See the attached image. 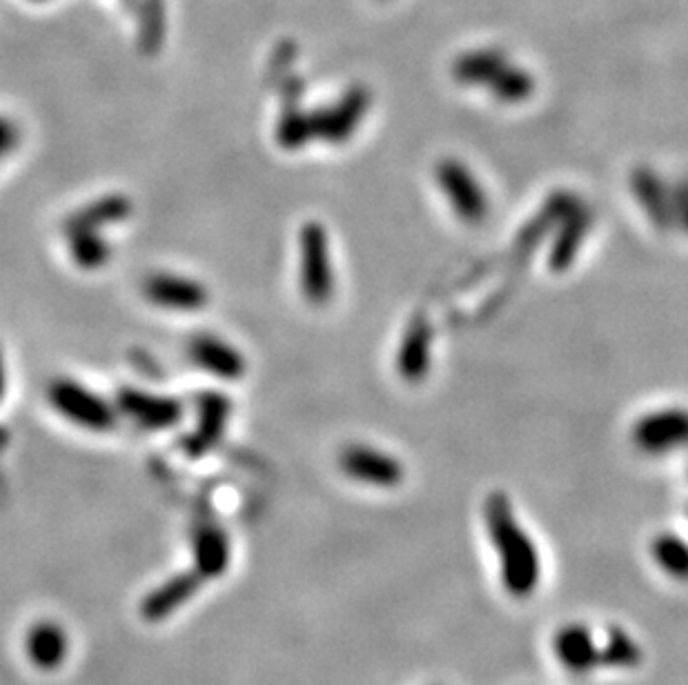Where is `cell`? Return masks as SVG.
<instances>
[{"instance_id":"obj_1","label":"cell","mask_w":688,"mask_h":685,"mask_svg":"<svg viewBox=\"0 0 688 685\" xmlns=\"http://www.w3.org/2000/svg\"><path fill=\"white\" fill-rule=\"evenodd\" d=\"M483 523L488 541L497 554L499 581L515 601L530 598L544 574L541 552L528 530L521 525L510 496L495 490L483 503Z\"/></svg>"},{"instance_id":"obj_2","label":"cell","mask_w":688,"mask_h":685,"mask_svg":"<svg viewBox=\"0 0 688 685\" xmlns=\"http://www.w3.org/2000/svg\"><path fill=\"white\" fill-rule=\"evenodd\" d=\"M299 274L301 292L308 303L326 305L330 303L337 285V276L330 259L328 232L321 223L310 221L299 234Z\"/></svg>"},{"instance_id":"obj_3","label":"cell","mask_w":688,"mask_h":685,"mask_svg":"<svg viewBox=\"0 0 688 685\" xmlns=\"http://www.w3.org/2000/svg\"><path fill=\"white\" fill-rule=\"evenodd\" d=\"M48 399L63 419L83 430L108 432L117 423V405H112L94 390L74 379L52 381V385L48 387Z\"/></svg>"},{"instance_id":"obj_4","label":"cell","mask_w":688,"mask_h":685,"mask_svg":"<svg viewBox=\"0 0 688 685\" xmlns=\"http://www.w3.org/2000/svg\"><path fill=\"white\" fill-rule=\"evenodd\" d=\"M435 181L459 221H463L466 225H481L488 219L490 212L488 194L463 161L459 159L439 161L435 168Z\"/></svg>"},{"instance_id":"obj_5","label":"cell","mask_w":688,"mask_h":685,"mask_svg":"<svg viewBox=\"0 0 688 685\" xmlns=\"http://www.w3.org/2000/svg\"><path fill=\"white\" fill-rule=\"evenodd\" d=\"M544 214L550 219V223H559V234L550 250V268L555 272H564L584 245L592 225V214L588 212L586 203L566 192L555 194L548 201Z\"/></svg>"},{"instance_id":"obj_6","label":"cell","mask_w":688,"mask_h":685,"mask_svg":"<svg viewBox=\"0 0 688 685\" xmlns=\"http://www.w3.org/2000/svg\"><path fill=\"white\" fill-rule=\"evenodd\" d=\"M370 103L372 97L366 88H352L337 103L321 108L317 112H308L312 141L330 145H341L350 141L357 134L359 125L363 123Z\"/></svg>"},{"instance_id":"obj_7","label":"cell","mask_w":688,"mask_h":685,"mask_svg":"<svg viewBox=\"0 0 688 685\" xmlns=\"http://www.w3.org/2000/svg\"><path fill=\"white\" fill-rule=\"evenodd\" d=\"M339 467L348 479L377 490H395L406 479V467L395 454L366 443L346 445Z\"/></svg>"},{"instance_id":"obj_8","label":"cell","mask_w":688,"mask_h":685,"mask_svg":"<svg viewBox=\"0 0 688 685\" xmlns=\"http://www.w3.org/2000/svg\"><path fill=\"white\" fill-rule=\"evenodd\" d=\"M632 445L648 456H664L688 445V410L668 407L644 414L630 430Z\"/></svg>"},{"instance_id":"obj_9","label":"cell","mask_w":688,"mask_h":685,"mask_svg":"<svg viewBox=\"0 0 688 685\" xmlns=\"http://www.w3.org/2000/svg\"><path fill=\"white\" fill-rule=\"evenodd\" d=\"M117 410L132 423L150 432H163L179 425L186 412L181 401L139 387L121 390L117 396Z\"/></svg>"},{"instance_id":"obj_10","label":"cell","mask_w":688,"mask_h":685,"mask_svg":"<svg viewBox=\"0 0 688 685\" xmlns=\"http://www.w3.org/2000/svg\"><path fill=\"white\" fill-rule=\"evenodd\" d=\"M143 296L161 310L181 314L201 312L210 301V292L201 281L170 272L148 276L143 283Z\"/></svg>"},{"instance_id":"obj_11","label":"cell","mask_w":688,"mask_h":685,"mask_svg":"<svg viewBox=\"0 0 688 685\" xmlns=\"http://www.w3.org/2000/svg\"><path fill=\"white\" fill-rule=\"evenodd\" d=\"M557 663L575 676H586L599 667V636L584 623H564L552 634Z\"/></svg>"},{"instance_id":"obj_12","label":"cell","mask_w":688,"mask_h":685,"mask_svg":"<svg viewBox=\"0 0 688 685\" xmlns=\"http://www.w3.org/2000/svg\"><path fill=\"white\" fill-rule=\"evenodd\" d=\"M232 403L221 392H201L197 399V430L186 439L190 456L208 454L226 434Z\"/></svg>"},{"instance_id":"obj_13","label":"cell","mask_w":688,"mask_h":685,"mask_svg":"<svg viewBox=\"0 0 688 685\" xmlns=\"http://www.w3.org/2000/svg\"><path fill=\"white\" fill-rule=\"evenodd\" d=\"M188 354H190V361L199 370L221 381H239L248 370L243 354L232 343H228L226 339L217 334L192 336L188 345Z\"/></svg>"},{"instance_id":"obj_14","label":"cell","mask_w":688,"mask_h":685,"mask_svg":"<svg viewBox=\"0 0 688 685\" xmlns=\"http://www.w3.org/2000/svg\"><path fill=\"white\" fill-rule=\"evenodd\" d=\"M432 363V328L426 316H415L397 350V370L406 383H421Z\"/></svg>"},{"instance_id":"obj_15","label":"cell","mask_w":688,"mask_h":685,"mask_svg":"<svg viewBox=\"0 0 688 685\" xmlns=\"http://www.w3.org/2000/svg\"><path fill=\"white\" fill-rule=\"evenodd\" d=\"M26 654L37 669H59L70 654L68 632L54 621L34 623L26 634Z\"/></svg>"},{"instance_id":"obj_16","label":"cell","mask_w":688,"mask_h":685,"mask_svg":"<svg viewBox=\"0 0 688 685\" xmlns=\"http://www.w3.org/2000/svg\"><path fill=\"white\" fill-rule=\"evenodd\" d=\"M201 576L192 570V572H183L177 574L172 578H168L166 583H161L159 587H154L141 603V614L146 621L157 623L168 618L170 614H175L179 607H183L197 592L201 585Z\"/></svg>"},{"instance_id":"obj_17","label":"cell","mask_w":688,"mask_h":685,"mask_svg":"<svg viewBox=\"0 0 688 685\" xmlns=\"http://www.w3.org/2000/svg\"><path fill=\"white\" fill-rule=\"evenodd\" d=\"M195 572L201 578H221L232 558L230 538L228 534L217 525H203L195 534Z\"/></svg>"},{"instance_id":"obj_18","label":"cell","mask_w":688,"mask_h":685,"mask_svg":"<svg viewBox=\"0 0 688 685\" xmlns=\"http://www.w3.org/2000/svg\"><path fill=\"white\" fill-rule=\"evenodd\" d=\"M130 214L132 203L128 201V197L112 194L97 199L70 216V221L66 223V236L77 232H103L106 228L126 221Z\"/></svg>"},{"instance_id":"obj_19","label":"cell","mask_w":688,"mask_h":685,"mask_svg":"<svg viewBox=\"0 0 688 685\" xmlns=\"http://www.w3.org/2000/svg\"><path fill=\"white\" fill-rule=\"evenodd\" d=\"M644 663L641 643L621 625H608L599 636V667L635 669Z\"/></svg>"},{"instance_id":"obj_20","label":"cell","mask_w":688,"mask_h":685,"mask_svg":"<svg viewBox=\"0 0 688 685\" xmlns=\"http://www.w3.org/2000/svg\"><path fill=\"white\" fill-rule=\"evenodd\" d=\"M652 563L672 581L688 583V541L675 532H659L648 543Z\"/></svg>"},{"instance_id":"obj_21","label":"cell","mask_w":688,"mask_h":685,"mask_svg":"<svg viewBox=\"0 0 688 685\" xmlns=\"http://www.w3.org/2000/svg\"><path fill=\"white\" fill-rule=\"evenodd\" d=\"M632 192L652 223L666 225L672 219V199H668L659 179L650 170H635Z\"/></svg>"},{"instance_id":"obj_22","label":"cell","mask_w":688,"mask_h":685,"mask_svg":"<svg viewBox=\"0 0 688 685\" xmlns=\"http://www.w3.org/2000/svg\"><path fill=\"white\" fill-rule=\"evenodd\" d=\"M506 59L501 52H492V50H483V52H472L461 57L455 68V81H459L461 85H479V88H488L492 83V79L506 68Z\"/></svg>"},{"instance_id":"obj_23","label":"cell","mask_w":688,"mask_h":685,"mask_svg":"<svg viewBox=\"0 0 688 685\" xmlns=\"http://www.w3.org/2000/svg\"><path fill=\"white\" fill-rule=\"evenodd\" d=\"M72 261L88 272L101 270L112 259V245L101 232H77L68 234Z\"/></svg>"},{"instance_id":"obj_24","label":"cell","mask_w":688,"mask_h":685,"mask_svg":"<svg viewBox=\"0 0 688 685\" xmlns=\"http://www.w3.org/2000/svg\"><path fill=\"white\" fill-rule=\"evenodd\" d=\"M490 94L501 101V103H521L526 99L532 97V90H535V81L532 77L521 70V68H515V66H506L495 79L492 83L488 85Z\"/></svg>"},{"instance_id":"obj_25","label":"cell","mask_w":688,"mask_h":685,"mask_svg":"<svg viewBox=\"0 0 688 685\" xmlns=\"http://www.w3.org/2000/svg\"><path fill=\"white\" fill-rule=\"evenodd\" d=\"M277 141L286 150H301L312 141L310 117L301 108L286 110L277 125Z\"/></svg>"},{"instance_id":"obj_26","label":"cell","mask_w":688,"mask_h":685,"mask_svg":"<svg viewBox=\"0 0 688 685\" xmlns=\"http://www.w3.org/2000/svg\"><path fill=\"white\" fill-rule=\"evenodd\" d=\"M21 132L17 123H12L8 117L0 114V161H6L19 145Z\"/></svg>"},{"instance_id":"obj_27","label":"cell","mask_w":688,"mask_h":685,"mask_svg":"<svg viewBox=\"0 0 688 685\" xmlns=\"http://www.w3.org/2000/svg\"><path fill=\"white\" fill-rule=\"evenodd\" d=\"M675 210L679 214V221L681 225L688 230V188H681L677 192V199H675Z\"/></svg>"},{"instance_id":"obj_28","label":"cell","mask_w":688,"mask_h":685,"mask_svg":"<svg viewBox=\"0 0 688 685\" xmlns=\"http://www.w3.org/2000/svg\"><path fill=\"white\" fill-rule=\"evenodd\" d=\"M6 392H8V367H6L3 350H0V401H3Z\"/></svg>"}]
</instances>
